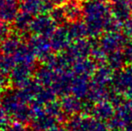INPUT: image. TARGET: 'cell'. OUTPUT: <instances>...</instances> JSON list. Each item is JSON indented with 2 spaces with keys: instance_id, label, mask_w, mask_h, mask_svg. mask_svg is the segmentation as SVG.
<instances>
[{
  "instance_id": "6da1fadb",
  "label": "cell",
  "mask_w": 132,
  "mask_h": 131,
  "mask_svg": "<svg viewBox=\"0 0 132 131\" xmlns=\"http://www.w3.org/2000/svg\"><path fill=\"white\" fill-rule=\"evenodd\" d=\"M84 15L88 34L94 39L108 30H121L122 25L116 23L111 15L109 4L89 0L84 5Z\"/></svg>"
},
{
  "instance_id": "7a4b0ae2",
  "label": "cell",
  "mask_w": 132,
  "mask_h": 131,
  "mask_svg": "<svg viewBox=\"0 0 132 131\" xmlns=\"http://www.w3.org/2000/svg\"><path fill=\"white\" fill-rule=\"evenodd\" d=\"M98 45L102 50L107 55L118 50H122L126 45L129 43L128 37L121 30H108L100 36L97 40Z\"/></svg>"
},
{
  "instance_id": "3957f363",
  "label": "cell",
  "mask_w": 132,
  "mask_h": 131,
  "mask_svg": "<svg viewBox=\"0 0 132 131\" xmlns=\"http://www.w3.org/2000/svg\"><path fill=\"white\" fill-rule=\"evenodd\" d=\"M109 6L114 21L121 25L132 15V0H109Z\"/></svg>"
},
{
  "instance_id": "277c9868",
  "label": "cell",
  "mask_w": 132,
  "mask_h": 131,
  "mask_svg": "<svg viewBox=\"0 0 132 131\" xmlns=\"http://www.w3.org/2000/svg\"><path fill=\"white\" fill-rule=\"evenodd\" d=\"M114 75V81L118 85H123V87H132V65H128L120 70L116 71Z\"/></svg>"
},
{
  "instance_id": "5b68a950",
  "label": "cell",
  "mask_w": 132,
  "mask_h": 131,
  "mask_svg": "<svg viewBox=\"0 0 132 131\" xmlns=\"http://www.w3.org/2000/svg\"><path fill=\"white\" fill-rule=\"evenodd\" d=\"M126 58L122 50H118L107 55L105 63L107 64L113 71H119L125 66Z\"/></svg>"
},
{
  "instance_id": "8992f818",
  "label": "cell",
  "mask_w": 132,
  "mask_h": 131,
  "mask_svg": "<svg viewBox=\"0 0 132 131\" xmlns=\"http://www.w3.org/2000/svg\"><path fill=\"white\" fill-rule=\"evenodd\" d=\"M121 30L124 34L129 38L131 37L132 38V15L129 17L123 23H122Z\"/></svg>"
},
{
  "instance_id": "52a82bcc",
  "label": "cell",
  "mask_w": 132,
  "mask_h": 131,
  "mask_svg": "<svg viewBox=\"0 0 132 131\" xmlns=\"http://www.w3.org/2000/svg\"><path fill=\"white\" fill-rule=\"evenodd\" d=\"M122 51H123V54H124V56H125L126 61H127L129 65H132V42H129V43L124 47Z\"/></svg>"
},
{
  "instance_id": "ba28073f",
  "label": "cell",
  "mask_w": 132,
  "mask_h": 131,
  "mask_svg": "<svg viewBox=\"0 0 132 131\" xmlns=\"http://www.w3.org/2000/svg\"><path fill=\"white\" fill-rule=\"evenodd\" d=\"M97 1H100V2H103V3H106V2H109V0H97Z\"/></svg>"
}]
</instances>
